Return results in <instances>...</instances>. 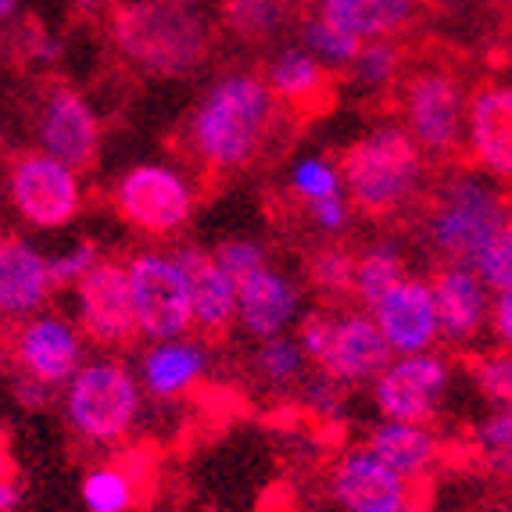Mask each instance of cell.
<instances>
[{
	"label": "cell",
	"mask_w": 512,
	"mask_h": 512,
	"mask_svg": "<svg viewBox=\"0 0 512 512\" xmlns=\"http://www.w3.org/2000/svg\"><path fill=\"white\" fill-rule=\"evenodd\" d=\"M280 129V101L262 72L226 69L197 94L180 129V147L205 176L251 169Z\"/></svg>",
	"instance_id": "6da1fadb"
},
{
	"label": "cell",
	"mask_w": 512,
	"mask_h": 512,
	"mask_svg": "<svg viewBox=\"0 0 512 512\" xmlns=\"http://www.w3.org/2000/svg\"><path fill=\"white\" fill-rule=\"evenodd\" d=\"M512 226V201L502 183L480 169H455L427 194L419 237L437 265H470L495 248Z\"/></svg>",
	"instance_id": "7a4b0ae2"
},
{
	"label": "cell",
	"mask_w": 512,
	"mask_h": 512,
	"mask_svg": "<svg viewBox=\"0 0 512 512\" xmlns=\"http://www.w3.org/2000/svg\"><path fill=\"white\" fill-rule=\"evenodd\" d=\"M111 47L126 65L154 79H183L205 65L212 29L197 8L176 0H126L108 15Z\"/></svg>",
	"instance_id": "3957f363"
},
{
	"label": "cell",
	"mask_w": 512,
	"mask_h": 512,
	"mask_svg": "<svg viewBox=\"0 0 512 512\" xmlns=\"http://www.w3.org/2000/svg\"><path fill=\"white\" fill-rule=\"evenodd\" d=\"M344 194L351 197L355 212L369 219H391L419 205L427 194L430 158L423 147L405 133L402 122H387L341 151Z\"/></svg>",
	"instance_id": "277c9868"
},
{
	"label": "cell",
	"mask_w": 512,
	"mask_h": 512,
	"mask_svg": "<svg viewBox=\"0 0 512 512\" xmlns=\"http://www.w3.org/2000/svg\"><path fill=\"white\" fill-rule=\"evenodd\" d=\"M147 391L137 366H129L115 351H104L86 362L69 387L61 391L65 427L86 448H119L137 434L144 419Z\"/></svg>",
	"instance_id": "5b68a950"
},
{
	"label": "cell",
	"mask_w": 512,
	"mask_h": 512,
	"mask_svg": "<svg viewBox=\"0 0 512 512\" xmlns=\"http://www.w3.org/2000/svg\"><path fill=\"white\" fill-rule=\"evenodd\" d=\"M473 90L455 65L448 61H427L416 65L398 83V115L402 126L430 162H444L462 154L466 144V115H470Z\"/></svg>",
	"instance_id": "8992f818"
},
{
	"label": "cell",
	"mask_w": 512,
	"mask_h": 512,
	"mask_svg": "<svg viewBox=\"0 0 512 512\" xmlns=\"http://www.w3.org/2000/svg\"><path fill=\"white\" fill-rule=\"evenodd\" d=\"M197 183L176 162H137L111 183V208L147 240H176L197 212Z\"/></svg>",
	"instance_id": "52a82bcc"
},
{
	"label": "cell",
	"mask_w": 512,
	"mask_h": 512,
	"mask_svg": "<svg viewBox=\"0 0 512 512\" xmlns=\"http://www.w3.org/2000/svg\"><path fill=\"white\" fill-rule=\"evenodd\" d=\"M4 187H8L11 212L26 230H65L79 219L86 205L83 172L40 147L18 151L11 158Z\"/></svg>",
	"instance_id": "ba28073f"
},
{
	"label": "cell",
	"mask_w": 512,
	"mask_h": 512,
	"mask_svg": "<svg viewBox=\"0 0 512 512\" xmlns=\"http://www.w3.org/2000/svg\"><path fill=\"white\" fill-rule=\"evenodd\" d=\"M140 341H176L194 333V294L172 248H140L126 258Z\"/></svg>",
	"instance_id": "9c48e42d"
},
{
	"label": "cell",
	"mask_w": 512,
	"mask_h": 512,
	"mask_svg": "<svg viewBox=\"0 0 512 512\" xmlns=\"http://www.w3.org/2000/svg\"><path fill=\"white\" fill-rule=\"evenodd\" d=\"M90 362V341L76 316L47 308L40 316L8 326V366L11 373L33 376L40 384L65 391L69 380Z\"/></svg>",
	"instance_id": "30bf717a"
},
{
	"label": "cell",
	"mask_w": 512,
	"mask_h": 512,
	"mask_svg": "<svg viewBox=\"0 0 512 512\" xmlns=\"http://www.w3.org/2000/svg\"><path fill=\"white\" fill-rule=\"evenodd\" d=\"M452 380L455 366L437 348L416 351V355H394L391 366L373 380L369 398H373V409L380 412V419L434 423L448 402Z\"/></svg>",
	"instance_id": "8fae6325"
},
{
	"label": "cell",
	"mask_w": 512,
	"mask_h": 512,
	"mask_svg": "<svg viewBox=\"0 0 512 512\" xmlns=\"http://www.w3.org/2000/svg\"><path fill=\"white\" fill-rule=\"evenodd\" d=\"M72 312L83 326L86 341L101 351H122L140 341L133 283H129L126 262L119 258H104L79 287H72Z\"/></svg>",
	"instance_id": "7c38bea8"
},
{
	"label": "cell",
	"mask_w": 512,
	"mask_h": 512,
	"mask_svg": "<svg viewBox=\"0 0 512 512\" xmlns=\"http://www.w3.org/2000/svg\"><path fill=\"white\" fill-rule=\"evenodd\" d=\"M33 140L40 151L86 172L101 154V115L83 90L69 83H51L36 97Z\"/></svg>",
	"instance_id": "4fadbf2b"
},
{
	"label": "cell",
	"mask_w": 512,
	"mask_h": 512,
	"mask_svg": "<svg viewBox=\"0 0 512 512\" xmlns=\"http://www.w3.org/2000/svg\"><path fill=\"white\" fill-rule=\"evenodd\" d=\"M391 359V344L366 308H330V330H326L323 355L316 359V373L330 376L348 391L351 387H373V380L391 366Z\"/></svg>",
	"instance_id": "5bb4252c"
},
{
	"label": "cell",
	"mask_w": 512,
	"mask_h": 512,
	"mask_svg": "<svg viewBox=\"0 0 512 512\" xmlns=\"http://www.w3.org/2000/svg\"><path fill=\"white\" fill-rule=\"evenodd\" d=\"M326 487L341 512H412L416 502L412 480L387 466L369 444H355L337 455Z\"/></svg>",
	"instance_id": "9a60e30c"
},
{
	"label": "cell",
	"mask_w": 512,
	"mask_h": 512,
	"mask_svg": "<svg viewBox=\"0 0 512 512\" xmlns=\"http://www.w3.org/2000/svg\"><path fill=\"white\" fill-rule=\"evenodd\" d=\"M462 154L491 180L512 183V79H491L473 90Z\"/></svg>",
	"instance_id": "2e32d148"
},
{
	"label": "cell",
	"mask_w": 512,
	"mask_h": 512,
	"mask_svg": "<svg viewBox=\"0 0 512 512\" xmlns=\"http://www.w3.org/2000/svg\"><path fill=\"white\" fill-rule=\"evenodd\" d=\"M380 333L387 337L394 355H416V351H434L441 344V316H437V298L430 276L409 273L394 291L369 308Z\"/></svg>",
	"instance_id": "e0dca14e"
},
{
	"label": "cell",
	"mask_w": 512,
	"mask_h": 512,
	"mask_svg": "<svg viewBox=\"0 0 512 512\" xmlns=\"http://www.w3.org/2000/svg\"><path fill=\"white\" fill-rule=\"evenodd\" d=\"M301 319H305V291L287 269H276L269 262L240 283L237 330L251 344L294 333Z\"/></svg>",
	"instance_id": "ac0fdd59"
},
{
	"label": "cell",
	"mask_w": 512,
	"mask_h": 512,
	"mask_svg": "<svg viewBox=\"0 0 512 512\" xmlns=\"http://www.w3.org/2000/svg\"><path fill=\"white\" fill-rule=\"evenodd\" d=\"M441 316V341L452 348H473L491 333V312H495V291L480 280L470 265H437L430 273Z\"/></svg>",
	"instance_id": "d6986e66"
},
{
	"label": "cell",
	"mask_w": 512,
	"mask_h": 512,
	"mask_svg": "<svg viewBox=\"0 0 512 512\" xmlns=\"http://www.w3.org/2000/svg\"><path fill=\"white\" fill-rule=\"evenodd\" d=\"M58 291L51 255L22 233H8L0 244V312L4 323H22L51 308Z\"/></svg>",
	"instance_id": "ffe728a7"
},
{
	"label": "cell",
	"mask_w": 512,
	"mask_h": 512,
	"mask_svg": "<svg viewBox=\"0 0 512 512\" xmlns=\"http://www.w3.org/2000/svg\"><path fill=\"white\" fill-rule=\"evenodd\" d=\"M172 255L180 258L183 273L190 280V294H194V333H201L205 341L226 337L237 326V308H240L237 280L222 269L215 251L201 248L194 240H176Z\"/></svg>",
	"instance_id": "44dd1931"
},
{
	"label": "cell",
	"mask_w": 512,
	"mask_h": 512,
	"mask_svg": "<svg viewBox=\"0 0 512 512\" xmlns=\"http://www.w3.org/2000/svg\"><path fill=\"white\" fill-rule=\"evenodd\" d=\"M212 341H205L201 333H187L176 341H154L144 344L137 359L140 384H144L147 398L154 402H176L187 398L212 369Z\"/></svg>",
	"instance_id": "7402d4cb"
},
{
	"label": "cell",
	"mask_w": 512,
	"mask_h": 512,
	"mask_svg": "<svg viewBox=\"0 0 512 512\" xmlns=\"http://www.w3.org/2000/svg\"><path fill=\"white\" fill-rule=\"evenodd\" d=\"M262 76L273 90V97L280 101V108L287 111H316L319 104L330 97V76L323 61H316L312 54L301 47L298 40L287 47H276L262 65Z\"/></svg>",
	"instance_id": "603a6c76"
},
{
	"label": "cell",
	"mask_w": 512,
	"mask_h": 512,
	"mask_svg": "<svg viewBox=\"0 0 512 512\" xmlns=\"http://www.w3.org/2000/svg\"><path fill=\"white\" fill-rule=\"evenodd\" d=\"M308 11L366 40H394L416 26L423 0H308Z\"/></svg>",
	"instance_id": "cb8c5ba5"
},
{
	"label": "cell",
	"mask_w": 512,
	"mask_h": 512,
	"mask_svg": "<svg viewBox=\"0 0 512 512\" xmlns=\"http://www.w3.org/2000/svg\"><path fill=\"white\" fill-rule=\"evenodd\" d=\"M366 444L373 448L387 466L409 477L416 484L419 477H427L441 462V437L430 423H398V419H380L369 430Z\"/></svg>",
	"instance_id": "d4e9b609"
},
{
	"label": "cell",
	"mask_w": 512,
	"mask_h": 512,
	"mask_svg": "<svg viewBox=\"0 0 512 512\" xmlns=\"http://www.w3.org/2000/svg\"><path fill=\"white\" fill-rule=\"evenodd\" d=\"M409 273H412L409 255H405V248L398 240L391 237L373 240V244H366L359 251V262H355V294H351V301L369 312L376 301L384 298L387 291H394Z\"/></svg>",
	"instance_id": "484cf974"
},
{
	"label": "cell",
	"mask_w": 512,
	"mask_h": 512,
	"mask_svg": "<svg viewBox=\"0 0 512 512\" xmlns=\"http://www.w3.org/2000/svg\"><path fill=\"white\" fill-rule=\"evenodd\" d=\"M219 22L240 43H269L298 26L291 0H222Z\"/></svg>",
	"instance_id": "4316f807"
},
{
	"label": "cell",
	"mask_w": 512,
	"mask_h": 512,
	"mask_svg": "<svg viewBox=\"0 0 512 512\" xmlns=\"http://www.w3.org/2000/svg\"><path fill=\"white\" fill-rule=\"evenodd\" d=\"M308 369L316 366H312V359L305 355V348H301L294 333H283L273 341H258L255 355H251V373H255V380L265 391L273 394L301 391L308 384Z\"/></svg>",
	"instance_id": "83f0119b"
},
{
	"label": "cell",
	"mask_w": 512,
	"mask_h": 512,
	"mask_svg": "<svg viewBox=\"0 0 512 512\" xmlns=\"http://www.w3.org/2000/svg\"><path fill=\"white\" fill-rule=\"evenodd\" d=\"M86 512H133L140 498V477L126 462H97L79 480Z\"/></svg>",
	"instance_id": "f1b7e54d"
},
{
	"label": "cell",
	"mask_w": 512,
	"mask_h": 512,
	"mask_svg": "<svg viewBox=\"0 0 512 512\" xmlns=\"http://www.w3.org/2000/svg\"><path fill=\"white\" fill-rule=\"evenodd\" d=\"M355 262H359L355 251L337 244V240H326V244H319L305 262L308 287L330 301L351 298V294H355Z\"/></svg>",
	"instance_id": "f546056e"
},
{
	"label": "cell",
	"mask_w": 512,
	"mask_h": 512,
	"mask_svg": "<svg viewBox=\"0 0 512 512\" xmlns=\"http://www.w3.org/2000/svg\"><path fill=\"white\" fill-rule=\"evenodd\" d=\"M294 33H298L301 47H305V51L312 54L316 61H323V65L333 72V76H337V72H348L351 61H355V54L362 51V40H359V36H351V33H344V29L330 26L326 18L312 15V11L298 18Z\"/></svg>",
	"instance_id": "4dcf8cb0"
},
{
	"label": "cell",
	"mask_w": 512,
	"mask_h": 512,
	"mask_svg": "<svg viewBox=\"0 0 512 512\" xmlns=\"http://www.w3.org/2000/svg\"><path fill=\"white\" fill-rule=\"evenodd\" d=\"M405 69V51L398 40H366L362 51L355 54L348 69V79L369 94H380V90H398Z\"/></svg>",
	"instance_id": "1f68e13d"
},
{
	"label": "cell",
	"mask_w": 512,
	"mask_h": 512,
	"mask_svg": "<svg viewBox=\"0 0 512 512\" xmlns=\"http://www.w3.org/2000/svg\"><path fill=\"white\" fill-rule=\"evenodd\" d=\"M287 187L305 208L330 201V197L344 194L341 162H333L326 154H301L298 162L291 165V172H287Z\"/></svg>",
	"instance_id": "d6a6232c"
},
{
	"label": "cell",
	"mask_w": 512,
	"mask_h": 512,
	"mask_svg": "<svg viewBox=\"0 0 512 512\" xmlns=\"http://www.w3.org/2000/svg\"><path fill=\"white\" fill-rule=\"evenodd\" d=\"M470 380L491 409H512V351L487 348L473 355Z\"/></svg>",
	"instance_id": "836d02e7"
},
{
	"label": "cell",
	"mask_w": 512,
	"mask_h": 512,
	"mask_svg": "<svg viewBox=\"0 0 512 512\" xmlns=\"http://www.w3.org/2000/svg\"><path fill=\"white\" fill-rule=\"evenodd\" d=\"M104 258L108 255H104L101 244H94V240H72L69 248L51 251V269H54V280H58V291L79 287Z\"/></svg>",
	"instance_id": "e575fe53"
},
{
	"label": "cell",
	"mask_w": 512,
	"mask_h": 512,
	"mask_svg": "<svg viewBox=\"0 0 512 512\" xmlns=\"http://www.w3.org/2000/svg\"><path fill=\"white\" fill-rule=\"evenodd\" d=\"M212 251H215V258H219L222 269L237 280V287L248 280V276H255L262 265H269V251H265V244L255 237H230Z\"/></svg>",
	"instance_id": "d590c367"
},
{
	"label": "cell",
	"mask_w": 512,
	"mask_h": 512,
	"mask_svg": "<svg viewBox=\"0 0 512 512\" xmlns=\"http://www.w3.org/2000/svg\"><path fill=\"white\" fill-rule=\"evenodd\" d=\"M477 444L491 466L512 473V409H491L477 427Z\"/></svg>",
	"instance_id": "8d00e7d4"
},
{
	"label": "cell",
	"mask_w": 512,
	"mask_h": 512,
	"mask_svg": "<svg viewBox=\"0 0 512 512\" xmlns=\"http://www.w3.org/2000/svg\"><path fill=\"white\" fill-rule=\"evenodd\" d=\"M351 215H355V205H351L348 194H337V197H330V201H319V205L308 208V222H312V230L323 240L344 237L351 226Z\"/></svg>",
	"instance_id": "74e56055"
},
{
	"label": "cell",
	"mask_w": 512,
	"mask_h": 512,
	"mask_svg": "<svg viewBox=\"0 0 512 512\" xmlns=\"http://www.w3.org/2000/svg\"><path fill=\"white\" fill-rule=\"evenodd\" d=\"M477 273L495 294L509 291V287H512V226L502 233V240H498L495 248L487 251V255L477 262Z\"/></svg>",
	"instance_id": "f35d334b"
},
{
	"label": "cell",
	"mask_w": 512,
	"mask_h": 512,
	"mask_svg": "<svg viewBox=\"0 0 512 512\" xmlns=\"http://www.w3.org/2000/svg\"><path fill=\"white\" fill-rule=\"evenodd\" d=\"M344 391H348V387H341L337 380H330V376H323V373L308 376V384L301 387L305 402L312 405L316 412H323V416H337V412H341Z\"/></svg>",
	"instance_id": "ab89813d"
},
{
	"label": "cell",
	"mask_w": 512,
	"mask_h": 512,
	"mask_svg": "<svg viewBox=\"0 0 512 512\" xmlns=\"http://www.w3.org/2000/svg\"><path fill=\"white\" fill-rule=\"evenodd\" d=\"M11 394H15V402L29 412H43V409H51V402H61V391H54V387L40 384V380L22 376V373H11Z\"/></svg>",
	"instance_id": "60d3db41"
},
{
	"label": "cell",
	"mask_w": 512,
	"mask_h": 512,
	"mask_svg": "<svg viewBox=\"0 0 512 512\" xmlns=\"http://www.w3.org/2000/svg\"><path fill=\"white\" fill-rule=\"evenodd\" d=\"M491 337L498 348L512 351V287L495 294V312H491Z\"/></svg>",
	"instance_id": "b9f144b4"
},
{
	"label": "cell",
	"mask_w": 512,
	"mask_h": 512,
	"mask_svg": "<svg viewBox=\"0 0 512 512\" xmlns=\"http://www.w3.org/2000/svg\"><path fill=\"white\" fill-rule=\"evenodd\" d=\"M26 54H29V58H36V61H58L61 43L54 40V36L47 33V29L29 26L26 29Z\"/></svg>",
	"instance_id": "7bdbcfd3"
},
{
	"label": "cell",
	"mask_w": 512,
	"mask_h": 512,
	"mask_svg": "<svg viewBox=\"0 0 512 512\" xmlns=\"http://www.w3.org/2000/svg\"><path fill=\"white\" fill-rule=\"evenodd\" d=\"M15 498H18V484L11 477V459L4 455V480H0V509L15 512Z\"/></svg>",
	"instance_id": "ee69618b"
},
{
	"label": "cell",
	"mask_w": 512,
	"mask_h": 512,
	"mask_svg": "<svg viewBox=\"0 0 512 512\" xmlns=\"http://www.w3.org/2000/svg\"><path fill=\"white\" fill-rule=\"evenodd\" d=\"M111 8H115V4H108V0H72V11H76L79 18H108Z\"/></svg>",
	"instance_id": "f6af8a7d"
},
{
	"label": "cell",
	"mask_w": 512,
	"mask_h": 512,
	"mask_svg": "<svg viewBox=\"0 0 512 512\" xmlns=\"http://www.w3.org/2000/svg\"><path fill=\"white\" fill-rule=\"evenodd\" d=\"M15 11H18V0H0V18H4V26L15 22Z\"/></svg>",
	"instance_id": "bcb514c9"
},
{
	"label": "cell",
	"mask_w": 512,
	"mask_h": 512,
	"mask_svg": "<svg viewBox=\"0 0 512 512\" xmlns=\"http://www.w3.org/2000/svg\"><path fill=\"white\" fill-rule=\"evenodd\" d=\"M502 65L512 72V33L505 36V43H502Z\"/></svg>",
	"instance_id": "7dc6e473"
},
{
	"label": "cell",
	"mask_w": 512,
	"mask_h": 512,
	"mask_svg": "<svg viewBox=\"0 0 512 512\" xmlns=\"http://www.w3.org/2000/svg\"><path fill=\"white\" fill-rule=\"evenodd\" d=\"M176 4H187V8H197V4H205V0H176Z\"/></svg>",
	"instance_id": "c3c4849f"
},
{
	"label": "cell",
	"mask_w": 512,
	"mask_h": 512,
	"mask_svg": "<svg viewBox=\"0 0 512 512\" xmlns=\"http://www.w3.org/2000/svg\"><path fill=\"white\" fill-rule=\"evenodd\" d=\"M505 4H512V0H505Z\"/></svg>",
	"instance_id": "681fc988"
}]
</instances>
